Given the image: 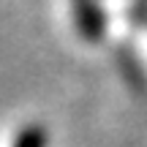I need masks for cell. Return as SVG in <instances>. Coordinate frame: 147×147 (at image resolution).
I'll list each match as a JSON object with an SVG mask.
<instances>
[{
  "instance_id": "cell-1",
  "label": "cell",
  "mask_w": 147,
  "mask_h": 147,
  "mask_svg": "<svg viewBox=\"0 0 147 147\" xmlns=\"http://www.w3.org/2000/svg\"><path fill=\"white\" fill-rule=\"evenodd\" d=\"M74 5V25H76L79 36L87 38V41H95V38H101V33H104V16H101V11L95 8V0H71Z\"/></svg>"
},
{
  "instance_id": "cell-2",
  "label": "cell",
  "mask_w": 147,
  "mask_h": 147,
  "mask_svg": "<svg viewBox=\"0 0 147 147\" xmlns=\"http://www.w3.org/2000/svg\"><path fill=\"white\" fill-rule=\"evenodd\" d=\"M11 147H47V134L38 125H25L16 131Z\"/></svg>"
}]
</instances>
